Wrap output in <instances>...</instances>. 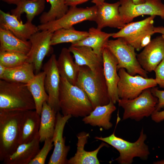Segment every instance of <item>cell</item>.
<instances>
[{"label": "cell", "mask_w": 164, "mask_h": 164, "mask_svg": "<svg viewBox=\"0 0 164 164\" xmlns=\"http://www.w3.org/2000/svg\"><path fill=\"white\" fill-rule=\"evenodd\" d=\"M33 64L26 62L20 65L11 68H6L0 80L27 84L35 77Z\"/></svg>", "instance_id": "cell-30"}, {"label": "cell", "mask_w": 164, "mask_h": 164, "mask_svg": "<svg viewBox=\"0 0 164 164\" xmlns=\"http://www.w3.org/2000/svg\"><path fill=\"white\" fill-rule=\"evenodd\" d=\"M151 91L152 94L158 99L155 111H160L164 108V90H159L157 87H154L151 88Z\"/></svg>", "instance_id": "cell-36"}, {"label": "cell", "mask_w": 164, "mask_h": 164, "mask_svg": "<svg viewBox=\"0 0 164 164\" xmlns=\"http://www.w3.org/2000/svg\"><path fill=\"white\" fill-rule=\"evenodd\" d=\"M154 71L157 84L160 87L164 88V59L157 66Z\"/></svg>", "instance_id": "cell-35"}, {"label": "cell", "mask_w": 164, "mask_h": 164, "mask_svg": "<svg viewBox=\"0 0 164 164\" xmlns=\"http://www.w3.org/2000/svg\"><path fill=\"white\" fill-rule=\"evenodd\" d=\"M135 4H139L145 2L146 0H131ZM104 0H92V2L98 5L104 2Z\"/></svg>", "instance_id": "cell-39"}, {"label": "cell", "mask_w": 164, "mask_h": 164, "mask_svg": "<svg viewBox=\"0 0 164 164\" xmlns=\"http://www.w3.org/2000/svg\"><path fill=\"white\" fill-rule=\"evenodd\" d=\"M56 56L53 54L44 65L43 71L45 73L44 85L48 96L47 102L57 113L60 110L59 102V92L60 76L56 65Z\"/></svg>", "instance_id": "cell-13"}, {"label": "cell", "mask_w": 164, "mask_h": 164, "mask_svg": "<svg viewBox=\"0 0 164 164\" xmlns=\"http://www.w3.org/2000/svg\"><path fill=\"white\" fill-rule=\"evenodd\" d=\"M31 46L29 40H22L9 31L0 28V51H13L27 55Z\"/></svg>", "instance_id": "cell-26"}, {"label": "cell", "mask_w": 164, "mask_h": 164, "mask_svg": "<svg viewBox=\"0 0 164 164\" xmlns=\"http://www.w3.org/2000/svg\"><path fill=\"white\" fill-rule=\"evenodd\" d=\"M153 163L155 164H164V159L154 162Z\"/></svg>", "instance_id": "cell-44"}, {"label": "cell", "mask_w": 164, "mask_h": 164, "mask_svg": "<svg viewBox=\"0 0 164 164\" xmlns=\"http://www.w3.org/2000/svg\"><path fill=\"white\" fill-rule=\"evenodd\" d=\"M88 35V32L77 30L73 26L69 28L60 29L53 32L51 45L68 43L73 44L83 39Z\"/></svg>", "instance_id": "cell-31"}, {"label": "cell", "mask_w": 164, "mask_h": 164, "mask_svg": "<svg viewBox=\"0 0 164 164\" xmlns=\"http://www.w3.org/2000/svg\"><path fill=\"white\" fill-rule=\"evenodd\" d=\"M158 102V98L152 94L149 88L134 99L120 98L118 102V106L124 109L123 120L129 118L138 121L152 115Z\"/></svg>", "instance_id": "cell-6"}, {"label": "cell", "mask_w": 164, "mask_h": 164, "mask_svg": "<svg viewBox=\"0 0 164 164\" xmlns=\"http://www.w3.org/2000/svg\"><path fill=\"white\" fill-rule=\"evenodd\" d=\"M102 56L104 75L110 100L114 104L120 99L118 85L120 79L117 71L118 62L113 53L107 48L103 49Z\"/></svg>", "instance_id": "cell-16"}, {"label": "cell", "mask_w": 164, "mask_h": 164, "mask_svg": "<svg viewBox=\"0 0 164 164\" xmlns=\"http://www.w3.org/2000/svg\"><path fill=\"white\" fill-rule=\"evenodd\" d=\"M155 16H150L138 21L126 24L118 32L114 33L112 37L121 38L137 51L141 50L142 41L148 35H152L154 31V20Z\"/></svg>", "instance_id": "cell-11"}, {"label": "cell", "mask_w": 164, "mask_h": 164, "mask_svg": "<svg viewBox=\"0 0 164 164\" xmlns=\"http://www.w3.org/2000/svg\"><path fill=\"white\" fill-rule=\"evenodd\" d=\"M6 68V67L0 64V77L3 75L5 72Z\"/></svg>", "instance_id": "cell-43"}, {"label": "cell", "mask_w": 164, "mask_h": 164, "mask_svg": "<svg viewBox=\"0 0 164 164\" xmlns=\"http://www.w3.org/2000/svg\"><path fill=\"white\" fill-rule=\"evenodd\" d=\"M45 76L44 71L40 72L26 84L33 98L35 110L40 115L44 103L47 102L48 100V96L44 85Z\"/></svg>", "instance_id": "cell-28"}, {"label": "cell", "mask_w": 164, "mask_h": 164, "mask_svg": "<svg viewBox=\"0 0 164 164\" xmlns=\"http://www.w3.org/2000/svg\"><path fill=\"white\" fill-rule=\"evenodd\" d=\"M53 33L47 30L39 31L29 40L31 46L27 54V62L33 64L35 74L40 72L44 58L52 52L51 39Z\"/></svg>", "instance_id": "cell-12"}, {"label": "cell", "mask_w": 164, "mask_h": 164, "mask_svg": "<svg viewBox=\"0 0 164 164\" xmlns=\"http://www.w3.org/2000/svg\"><path fill=\"white\" fill-rule=\"evenodd\" d=\"M56 113L45 102L40 114L39 134L40 142H44L48 138H52L56 123Z\"/></svg>", "instance_id": "cell-29"}, {"label": "cell", "mask_w": 164, "mask_h": 164, "mask_svg": "<svg viewBox=\"0 0 164 164\" xmlns=\"http://www.w3.org/2000/svg\"><path fill=\"white\" fill-rule=\"evenodd\" d=\"M97 6L86 8L70 6L66 13L60 18L37 26L39 31L47 30L53 32L61 29L69 28L85 21H94Z\"/></svg>", "instance_id": "cell-8"}, {"label": "cell", "mask_w": 164, "mask_h": 164, "mask_svg": "<svg viewBox=\"0 0 164 164\" xmlns=\"http://www.w3.org/2000/svg\"><path fill=\"white\" fill-rule=\"evenodd\" d=\"M24 111H0V161L12 154L19 145Z\"/></svg>", "instance_id": "cell-4"}, {"label": "cell", "mask_w": 164, "mask_h": 164, "mask_svg": "<svg viewBox=\"0 0 164 164\" xmlns=\"http://www.w3.org/2000/svg\"><path fill=\"white\" fill-rule=\"evenodd\" d=\"M43 148L29 164H44L49 152L53 146L52 138L46 139Z\"/></svg>", "instance_id": "cell-34"}, {"label": "cell", "mask_w": 164, "mask_h": 164, "mask_svg": "<svg viewBox=\"0 0 164 164\" xmlns=\"http://www.w3.org/2000/svg\"><path fill=\"white\" fill-rule=\"evenodd\" d=\"M154 31L155 33H159L164 36V27L163 26L154 27Z\"/></svg>", "instance_id": "cell-41"}, {"label": "cell", "mask_w": 164, "mask_h": 164, "mask_svg": "<svg viewBox=\"0 0 164 164\" xmlns=\"http://www.w3.org/2000/svg\"><path fill=\"white\" fill-rule=\"evenodd\" d=\"M89 134L85 132H80L77 135L78 141L77 151L74 156L68 159L67 164H99L97 157L99 150L106 146V143L102 142L95 150L87 151L85 150L84 146L87 143Z\"/></svg>", "instance_id": "cell-19"}, {"label": "cell", "mask_w": 164, "mask_h": 164, "mask_svg": "<svg viewBox=\"0 0 164 164\" xmlns=\"http://www.w3.org/2000/svg\"><path fill=\"white\" fill-rule=\"evenodd\" d=\"M105 47L117 59L118 70L120 68H124L132 75H139L148 77V73L142 68L137 60L135 48L123 39L119 38L115 40H109Z\"/></svg>", "instance_id": "cell-7"}, {"label": "cell", "mask_w": 164, "mask_h": 164, "mask_svg": "<svg viewBox=\"0 0 164 164\" xmlns=\"http://www.w3.org/2000/svg\"><path fill=\"white\" fill-rule=\"evenodd\" d=\"M120 15L124 23L131 22L135 17L142 15L159 16L164 19V4L161 0H146L143 3L135 4L131 0H120Z\"/></svg>", "instance_id": "cell-10"}, {"label": "cell", "mask_w": 164, "mask_h": 164, "mask_svg": "<svg viewBox=\"0 0 164 164\" xmlns=\"http://www.w3.org/2000/svg\"><path fill=\"white\" fill-rule=\"evenodd\" d=\"M56 65L60 77L76 85L80 66L73 60L68 48L64 47L62 49L57 59Z\"/></svg>", "instance_id": "cell-23"}, {"label": "cell", "mask_w": 164, "mask_h": 164, "mask_svg": "<svg viewBox=\"0 0 164 164\" xmlns=\"http://www.w3.org/2000/svg\"><path fill=\"white\" fill-rule=\"evenodd\" d=\"M137 60L148 73L154 71L164 59V36L162 35L151 40L143 50L137 54Z\"/></svg>", "instance_id": "cell-15"}, {"label": "cell", "mask_w": 164, "mask_h": 164, "mask_svg": "<svg viewBox=\"0 0 164 164\" xmlns=\"http://www.w3.org/2000/svg\"><path fill=\"white\" fill-rule=\"evenodd\" d=\"M38 134L31 142L19 144L16 150L3 161L5 164H29L40 150Z\"/></svg>", "instance_id": "cell-20"}, {"label": "cell", "mask_w": 164, "mask_h": 164, "mask_svg": "<svg viewBox=\"0 0 164 164\" xmlns=\"http://www.w3.org/2000/svg\"><path fill=\"white\" fill-rule=\"evenodd\" d=\"M120 1L113 3L104 2L97 6L94 22L97 28L102 29L106 27L121 29L126 24L123 22L119 11Z\"/></svg>", "instance_id": "cell-17"}, {"label": "cell", "mask_w": 164, "mask_h": 164, "mask_svg": "<svg viewBox=\"0 0 164 164\" xmlns=\"http://www.w3.org/2000/svg\"><path fill=\"white\" fill-rule=\"evenodd\" d=\"M59 105L62 115L84 117L93 110L87 94L81 88L60 77Z\"/></svg>", "instance_id": "cell-1"}, {"label": "cell", "mask_w": 164, "mask_h": 164, "mask_svg": "<svg viewBox=\"0 0 164 164\" xmlns=\"http://www.w3.org/2000/svg\"><path fill=\"white\" fill-rule=\"evenodd\" d=\"M90 0H65L67 5L70 6H76Z\"/></svg>", "instance_id": "cell-38"}, {"label": "cell", "mask_w": 164, "mask_h": 164, "mask_svg": "<svg viewBox=\"0 0 164 164\" xmlns=\"http://www.w3.org/2000/svg\"><path fill=\"white\" fill-rule=\"evenodd\" d=\"M114 104L111 101L107 104L96 107L88 115L83 118L82 121L92 126L110 129L113 126L110 121L111 115L116 109Z\"/></svg>", "instance_id": "cell-22"}, {"label": "cell", "mask_w": 164, "mask_h": 164, "mask_svg": "<svg viewBox=\"0 0 164 164\" xmlns=\"http://www.w3.org/2000/svg\"><path fill=\"white\" fill-rule=\"evenodd\" d=\"M40 115L36 110L25 111L20 126L19 144L32 141L38 134Z\"/></svg>", "instance_id": "cell-24"}, {"label": "cell", "mask_w": 164, "mask_h": 164, "mask_svg": "<svg viewBox=\"0 0 164 164\" xmlns=\"http://www.w3.org/2000/svg\"><path fill=\"white\" fill-rule=\"evenodd\" d=\"M151 117L152 120L156 123H159L164 121V110L154 112Z\"/></svg>", "instance_id": "cell-37"}, {"label": "cell", "mask_w": 164, "mask_h": 164, "mask_svg": "<svg viewBox=\"0 0 164 164\" xmlns=\"http://www.w3.org/2000/svg\"><path fill=\"white\" fill-rule=\"evenodd\" d=\"M152 35L149 34L146 35L142 39L141 43V46L142 48H144L148 45L151 42Z\"/></svg>", "instance_id": "cell-40"}, {"label": "cell", "mask_w": 164, "mask_h": 164, "mask_svg": "<svg viewBox=\"0 0 164 164\" xmlns=\"http://www.w3.org/2000/svg\"><path fill=\"white\" fill-rule=\"evenodd\" d=\"M3 2L9 4L16 5L20 0H1Z\"/></svg>", "instance_id": "cell-42"}, {"label": "cell", "mask_w": 164, "mask_h": 164, "mask_svg": "<svg viewBox=\"0 0 164 164\" xmlns=\"http://www.w3.org/2000/svg\"><path fill=\"white\" fill-rule=\"evenodd\" d=\"M35 108L26 84L0 80V111H25Z\"/></svg>", "instance_id": "cell-3"}, {"label": "cell", "mask_w": 164, "mask_h": 164, "mask_svg": "<svg viewBox=\"0 0 164 164\" xmlns=\"http://www.w3.org/2000/svg\"><path fill=\"white\" fill-rule=\"evenodd\" d=\"M88 36L83 39L73 44V46H84L91 48L98 55L102 56L103 49L114 33H108L98 28L91 27L89 28Z\"/></svg>", "instance_id": "cell-25"}, {"label": "cell", "mask_w": 164, "mask_h": 164, "mask_svg": "<svg viewBox=\"0 0 164 164\" xmlns=\"http://www.w3.org/2000/svg\"><path fill=\"white\" fill-rule=\"evenodd\" d=\"M51 7L47 12H43L39 18L41 24L59 19L63 16L68 11V6L65 0H48Z\"/></svg>", "instance_id": "cell-32"}, {"label": "cell", "mask_w": 164, "mask_h": 164, "mask_svg": "<svg viewBox=\"0 0 164 164\" xmlns=\"http://www.w3.org/2000/svg\"><path fill=\"white\" fill-rule=\"evenodd\" d=\"M27 55L10 51H0V64L7 68L17 67L27 62Z\"/></svg>", "instance_id": "cell-33"}, {"label": "cell", "mask_w": 164, "mask_h": 164, "mask_svg": "<svg viewBox=\"0 0 164 164\" xmlns=\"http://www.w3.org/2000/svg\"><path fill=\"white\" fill-rule=\"evenodd\" d=\"M75 85L86 93L94 109L97 106L107 104L111 101L103 67L94 72L87 66H80Z\"/></svg>", "instance_id": "cell-2"}, {"label": "cell", "mask_w": 164, "mask_h": 164, "mask_svg": "<svg viewBox=\"0 0 164 164\" xmlns=\"http://www.w3.org/2000/svg\"><path fill=\"white\" fill-rule=\"evenodd\" d=\"M95 138L106 143L116 149L119 156L115 160L120 164H131L135 157L139 158L142 160H147L150 154L148 146L145 142L147 135L142 128L140 135L135 142H132L116 136L113 132L106 137L96 136Z\"/></svg>", "instance_id": "cell-5"}, {"label": "cell", "mask_w": 164, "mask_h": 164, "mask_svg": "<svg viewBox=\"0 0 164 164\" xmlns=\"http://www.w3.org/2000/svg\"><path fill=\"white\" fill-rule=\"evenodd\" d=\"M72 116L70 115H63L59 112L56 114V123L52 137L54 148L48 162V164H67V156L70 146L65 144V138L63 132L65 125Z\"/></svg>", "instance_id": "cell-14"}, {"label": "cell", "mask_w": 164, "mask_h": 164, "mask_svg": "<svg viewBox=\"0 0 164 164\" xmlns=\"http://www.w3.org/2000/svg\"><path fill=\"white\" fill-rule=\"evenodd\" d=\"M0 28L9 31L18 38L28 40L31 36L39 31L37 26L32 22L23 23L15 16L0 10Z\"/></svg>", "instance_id": "cell-18"}, {"label": "cell", "mask_w": 164, "mask_h": 164, "mask_svg": "<svg viewBox=\"0 0 164 164\" xmlns=\"http://www.w3.org/2000/svg\"><path fill=\"white\" fill-rule=\"evenodd\" d=\"M45 3V0H20L16 7L11 10V14L22 21L21 15L25 13L27 21L32 22L35 17L43 12Z\"/></svg>", "instance_id": "cell-27"}, {"label": "cell", "mask_w": 164, "mask_h": 164, "mask_svg": "<svg viewBox=\"0 0 164 164\" xmlns=\"http://www.w3.org/2000/svg\"><path fill=\"white\" fill-rule=\"evenodd\" d=\"M120 79L118 85V93L120 99H131L138 96L146 89L157 85L155 79L144 77L139 75L129 74L124 68L118 70Z\"/></svg>", "instance_id": "cell-9"}, {"label": "cell", "mask_w": 164, "mask_h": 164, "mask_svg": "<svg viewBox=\"0 0 164 164\" xmlns=\"http://www.w3.org/2000/svg\"><path fill=\"white\" fill-rule=\"evenodd\" d=\"M68 49L78 65L87 66L94 72L103 67L102 56L98 55L91 48L71 45Z\"/></svg>", "instance_id": "cell-21"}]
</instances>
